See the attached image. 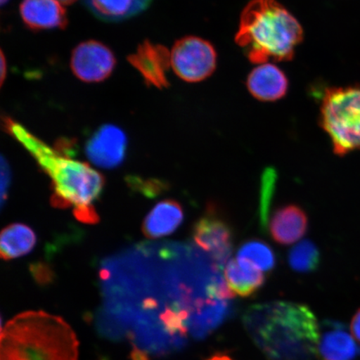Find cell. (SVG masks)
<instances>
[{
	"instance_id": "6da1fadb",
	"label": "cell",
	"mask_w": 360,
	"mask_h": 360,
	"mask_svg": "<svg viewBox=\"0 0 360 360\" xmlns=\"http://www.w3.org/2000/svg\"><path fill=\"white\" fill-rule=\"evenodd\" d=\"M3 127L34 158L51 179L52 204L58 208H73L75 218L84 224H96L98 215L94 202L100 200L105 178L84 162L71 159L52 148L10 117H4Z\"/></svg>"
},
{
	"instance_id": "7a4b0ae2",
	"label": "cell",
	"mask_w": 360,
	"mask_h": 360,
	"mask_svg": "<svg viewBox=\"0 0 360 360\" xmlns=\"http://www.w3.org/2000/svg\"><path fill=\"white\" fill-rule=\"evenodd\" d=\"M243 322L270 360H311L317 354L319 327L307 306L285 301L255 304Z\"/></svg>"
},
{
	"instance_id": "3957f363",
	"label": "cell",
	"mask_w": 360,
	"mask_h": 360,
	"mask_svg": "<svg viewBox=\"0 0 360 360\" xmlns=\"http://www.w3.org/2000/svg\"><path fill=\"white\" fill-rule=\"evenodd\" d=\"M296 18L277 0H251L240 15L236 42L253 64L289 61L302 42Z\"/></svg>"
},
{
	"instance_id": "277c9868",
	"label": "cell",
	"mask_w": 360,
	"mask_h": 360,
	"mask_svg": "<svg viewBox=\"0 0 360 360\" xmlns=\"http://www.w3.org/2000/svg\"><path fill=\"white\" fill-rule=\"evenodd\" d=\"M0 360H79V341L61 317L25 312L2 328Z\"/></svg>"
},
{
	"instance_id": "5b68a950",
	"label": "cell",
	"mask_w": 360,
	"mask_h": 360,
	"mask_svg": "<svg viewBox=\"0 0 360 360\" xmlns=\"http://www.w3.org/2000/svg\"><path fill=\"white\" fill-rule=\"evenodd\" d=\"M321 125L330 137L335 155L344 156L360 150V85L326 89Z\"/></svg>"
},
{
	"instance_id": "8992f818",
	"label": "cell",
	"mask_w": 360,
	"mask_h": 360,
	"mask_svg": "<svg viewBox=\"0 0 360 360\" xmlns=\"http://www.w3.org/2000/svg\"><path fill=\"white\" fill-rule=\"evenodd\" d=\"M217 66V53L212 44L195 36H186L174 44L171 67L186 82H200L209 78Z\"/></svg>"
},
{
	"instance_id": "52a82bcc",
	"label": "cell",
	"mask_w": 360,
	"mask_h": 360,
	"mask_svg": "<svg viewBox=\"0 0 360 360\" xmlns=\"http://www.w3.org/2000/svg\"><path fill=\"white\" fill-rule=\"evenodd\" d=\"M193 238L195 245L210 254L219 266L221 267L231 257L233 240L232 229L214 208L208 209L198 220L193 227Z\"/></svg>"
},
{
	"instance_id": "ba28073f",
	"label": "cell",
	"mask_w": 360,
	"mask_h": 360,
	"mask_svg": "<svg viewBox=\"0 0 360 360\" xmlns=\"http://www.w3.org/2000/svg\"><path fill=\"white\" fill-rule=\"evenodd\" d=\"M115 65L114 53L106 45L96 40L79 44L72 53L70 60L71 70L76 77L88 83L106 79Z\"/></svg>"
},
{
	"instance_id": "9c48e42d",
	"label": "cell",
	"mask_w": 360,
	"mask_h": 360,
	"mask_svg": "<svg viewBox=\"0 0 360 360\" xmlns=\"http://www.w3.org/2000/svg\"><path fill=\"white\" fill-rule=\"evenodd\" d=\"M128 141L125 133L112 124H105L94 132L85 146L88 159L98 167L114 169L125 159Z\"/></svg>"
},
{
	"instance_id": "30bf717a",
	"label": "cell",
	"mask_w": 360,
	"mask_h": 360,
	"mask_svg": "<svg viewBox=\"0 0 360 360\" xmlns=\"http://www.w3.org/2000/svg\"><path fill=\"white\" fill-rule=\"evenodd\" d=\"M128 61L142 75L148 86L169 87L167 72L171 66V53L163 45L146 40L136 52L128 57Z\"/></svg>"
},
{
	"instance_id": "8fae6325",
	"label": "cell",
	"mask_w": 360,
	"mask_h": 360,
	"mask_svg": "<svg viewBox=\"0 0 360 360\" xmlns=\"http://www.w3.org/2000/svg\"><path fill=\"white\" fill-rule=\"evenodd\" d=\"M247 88L256 100L272 102L285 96L289 81L281 69L266 63L250 72L247 79Z\"/></svg>"
},
{
	"instance_id": "7c38bea8",
	"label": "cell",
	"mask_w": 360,
	"mask_h": 360,
	"mask_svg": "<svg viewBox=\"0 0 360 360\" xmlns=\"http://www.w3.org/2000/svg\"><path fill=\"white\" fill-rule=\"evenodd\" d=\"M22 21L29 29H65L67 13L57 0H24L20 4Z\"/></svg>"
},
{
	"instance_id": "4fadbf2b",
	"label": "cell",
	"mask_w": 360,
	"mask_h": 360,
	"mask_svg": "<svg viewBox=\"0 0 360 360\" xmlns=\"http://www.w3.org/2000/svg\"><path fill=\"white\" fill-rule=\"evenodd\" d=\"M308 225L307 215L300 207L285 205L274 212L269 224L270 236L278 245H292L305 236Z\"/></svg>"
},
{
	"instance_id": "5bb4252c",
	"label": "cell",
	"mask_w": 360,
	"mask_h": 360,
	"mask_svg": "<svg viewBox=\"0 0 360 360\" xmlns=\"http://www.w3.org/2000/svg\"><path fill=\"white\" fill-rule=\"evenodd\" d=\"M318 350L321 360H355L360 357V347L353 335L335 322L326 323Z\"/></svg>"
},
{
	"instance_id": "9a60e30c",
	"label": "cell",
	"mask_w": 360,
	"mask_h": 360,
	"mask_svg": "<svg viewBox=\"0 0 360 360\" xmlns=\"http://www.w3.org/2000/svg\"><path fill=\"white\" fill-rule=\"evenodd\" d=\"M184 210L173 200L161 201L148 214L142 224V231L150 240L173 233L184 221Z\"/></svg>"
},
{
	"instance_id": "2e32d148",
	"label": "cell",
	"mask_w": 360,
	"mask_h": 360,
	"mask_svg": "<svg viewBox=\"0 0 360 360\" xmlns=\"http://www.w3.org/2000/svg\"><path fill=\"white\" fill-rule=\"evenodd\" d=\"M224 278L232 294L244 298L257 292L265 282L263 272L238 259L228 261L224 268Z\"/></svg>"
},
{
	"instance_id": "e0dca14e",
	"label": "cell",
	"mask_w": 360,
	"mask_h": 360,
	"mask_svg": "<svg viewBox=\"0 0 360 360\" xmlns=\"http://www.w3.org/2000/svg\"><path fill=\"white\" fill-rule=\"evenodd\" d=\"M37 237L33 229L24 224H13L4 229L0 240V253L4 260L28 255L34 250Z\"/></svg>"
},
{
	"instance_id": "ac0fdd59",
	"label": "cell",
	"mask_w": 360,
	"mask_h": 360,
	"mask_svg": "<svg viewBox=\"0 0 360 360\" xmlns=\"http://www.w3.org/2000/svg\"><path fill=\"white\" fill-rule=\"evenodd\" d=\"M152 0H85L94 15L102 20L117 22L146 10Z\"/></svg>"
},
{
	"instance_id": "d6986e66",
	"label": "cell",
	"mask_w": 360,
	"mask_h": 360,
	"mask_svg": "<svg viewBox=\"0 0 360 360\" xmlns=\"http://www.w3.org/2000/svg\"><path fill=\"white\" fill-rule=\"evenodd\" d=\"M237 259L261 272H268L276 266V259L272 248L261 240L245 243L238 251Z\"/></svg>"
},
{
	"instance_id": "ffe728a7",
	"label": "cell",
	"mask_w": 360,
	"mask_h": 360,
	"mask_svg": "<svg viewBox=\"0 0 360 360\" xmlns=\"http://www.w3.org/2000/svg\"><path fill=\"white\" fill-rule=\"evenodd\" d=\"M289 264L296 272L310 273L316 270L321 263V253L313 242L299 243L290 250Z\"/></svg>"
},
{
	"instance_id": "44dd1931",
	"label": "cell",
	"mask_w": 360,
	"mask_h": 360,
	"mask_svg": "<svg viewBox=\"0 0 360 360\" xmlns=\"http://www.w3.org/2000/svg\"><path fill=\"white\" fill-rule=\"evenodd\" d=\"M130 180H131L133 186H134L135 188H137L139 191L141 190L143 193H146L147 196L155 197L160 195V193L165 190L166 187H167V184L159 181V180H154V181H150V180L143 181V180L134 177Z\"/></svg>"
},
{
	"instance_id": "7402d4cb",
	"label": "cell",
	"mask_w": 360,
	"mask_h": 360,
	"mask_svg": "<svg viewBox=\"0 0 360 360\" xmlns=\"http://www.w3.org/2000/svg\"><path fill=\"white\" fill-rule=\"evenodd\" d=\"M274 174L273 170H267V173L264 175V191L263 192V200H262V205H261V216H262V221L264 222L265 219H266L267 211H268V205L269 202V197L271 196L273 193V187H274Z\"/></svg>"
},
{
	"instance_id": "603a6c76",
	"label": "cell",
	"mask_w": 360,
	"mask_h": 360,
	"mask_svg": "<svg viewBox=\"0 0 360 360\" xmlns=\"http://www.w3.org/2000/svg\"><path fill=\"white\" fill-rule=\"evenodd\" d=\"M11 184V170L8 161L1 157V207L4 208L8 200V190Z\"/></svg>"
},
{
	"instance_id": "cb8c5ba5",
	"label": "cell",
	"mask_w": 360,
	"mask_h": 360,
	"mask_svg": "<svg viewBox=\"0 0 360 360\" xmlns=\"http://www.w3.org/2000/svg\"><path fill=\"white\" fill-rule=\"evenodd\" d=\"M351 335L360 344V309L354 315L350 325Z\"/></svg>"
},
{
	"instance_id": "d4e9b609",
	"label": "cell",
	"mask_w": 360,
	"mask_h": 360,
	"mask_svg": "<svg viewBox=\"0 0 360 360\" xmlns=\"http://www.w3.org/2000/svg\"><path fill=\"white\" fill-rule=\"evenodd\" d=\"M7 74V67H6V57H4V52H1V78H0V81H1V86L6 80Z\"/></svg>"
},
{
	"instance_id": "484cf974",
	"label": "cell",
	"mask_w": 360,
	"mask_h": 360,
	"mask_svg": "<svg viewBox=\"0 0 360 360\" xmlns=\"http://www.w3.org/2000/svg\"><path fill=\"white\" fill-rule=\"evenodd\" d=\"M206 360H233L229 355L224 353H216Z\"/></svg>"
},
{
	"instance_id": "4316f807",
	"label": "cell",
	"mask_w": 360,
	"mask_h": 360,
	"mask_svg": "<svg viewBox=\"0 0 360 360\" xmlns=\"http://www.w3.org/2000/svg\"><path fill=\"white\" fill-rule=\"evenodd\" d=\"M58 2H60L63 4H65V6H68V4H73L76 1V0H57Z\"/></svg>"
},
{
	"instance_id": "83f0119b",
	"label": "cell",
	"mask_w": 360,
	"mask_h": 360,
	"mask_svg": "<svg viewBox=\"0 0 360 360\" xmlns=\"http://www.w3.org/2000/svg\"><path fill=\"white\" fill-rule=\"evenodd\" d=\"M0 1H1L2 6H4V4L8 1V0H0Z\"/></svg>"
}]
</instances>
